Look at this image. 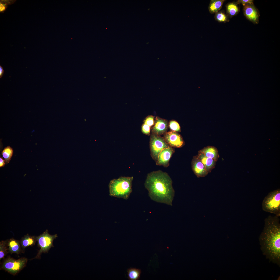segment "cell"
Segmentation results:
<instances>
[{"label":"cell","mask_w":280,"mask_h":280,"mask_svg":"<svg viewBox=\"0 0 280 280\" xmlns=\"http://www.w3.org/2000/svg\"><path fill=\"white\" fill-rule=\"evenodd\" d=\"M4 71L3 67L2 66L0 65V78H1L3 76L4 73Z\"/></svg>","instance_id":"83f0119b"},{"label":"cell","mask_w":280,"mask_h":280,"mask_svg":"<svg viewBox=\"0 0 280 280\" xmlns=\"http://www.w3.org/2000/svg\"><path fill=\"white\" fill-rule=\"evenodd\" d=\"M9 250L11 253L19 254L20 252L21 248L19 241L14 239H11L8 243Z\"/></svg>","instance_id":"e0dca14e"},{"label":"cell","mask_w":280,"mask_h":280,"mask_svg":"<svg viewBox=\"0 0 280 280\" xmlns=\"http://www.w3.org/2000/svg\"><path fill=\"white\" fill-rule=\"evenodd\" d=\"M27 261V259L26 258L16 260L9 258L4 262L2 268L11 274L15 275L25 266Z\"/></svg>","instance_id":"52a82bcc"},{"label":"cell","mask_w":280,"mask_h":280,"mask_svg":"<svg viewBox=\"0 0 280 280\" xmlns=\"http://www.w3.org/2000/svg\"><path fill=\"white\" fill-rule=\"evenodd\" d=\"M154 117L150 115L146 118L144 120V123L149 126L150 127L154 124Z\"/></svg>","instance_id":"cb8c5ba5"},{"label":"cell","mask_w":280,"mask_h":280,"mask_svg":"<svg viewBox=\"0 0 280 280\" xmlns=\"http://www.w3.org/2000/svg\"><path fill=\"white\" fill-rule=\"evenodd\" d=\"M191 166L193 172L198 177H204L208 173L204 164L197 156L193 157Z\"/></svg>","instance_id":"8fae6325"},{"label":"cell","mask_w":280,"mask_h":280,"mask_svg":"<svg viewBox=\"0 0 280 280\" xmlns=\"http://www.w3.org/2000/svg\"><path fill=\"white\" fill-rule=\"evenodd\" d=\"M152 130V134L160 136L166 132L168 127L167 121L164 119L156 117Z\"/></svg>","instance_id":"7c38bea8"},{"label":"cell","mask_w":280,"mask_h":280,"mask_svg":"<svg viewBox=\"0 0 280 280\" xmlns=\"http://www.w3.org/2000/svg\"><path fill=\"white\" fill-rule=\"evenodd\" d=\"M172 183L167 173L159 170L147 174L144 186L152 200L172 206L175 194Z\"/></svg>","instance_id":"7a4b0ae2"},{"label":"cell","mask_w":280,"mask_h":280,"mask_svg":"<svg viewBox=\"0 0 280 280\" xmlns=\"http://www.w3.org/2000/svg\"><path fill=\"white\" fill-rule=\"evenodd\" d=\"M5 161L2 157H0V167L4 166L5 164Z\"/></svg>","instance_id":"4316f807"},{"label":"cell","mask_w":280,"mask_h":280,"mask_svg":"<svg viewBox=\"0 0 280 280\" xmlns=\"http://www.w3.org/2000/svg\"><path fill=\"white\" fill-rule=\"evenodd\" d=\"M263 254L269 262L280 266V223L279 217L269 215L259 238Z\"/></svg>","instance_id":"6da1fadb"},{"label":"cell","mask_w":280,"mask_h":280,"mask_svg":"<svg viewBox=\"0 0 280 280\" xmlns=\"http://www.w3.org/2000/svg\"><path fill=\"white\" fill-rule=\"evenodd\" d=\"M253 1L252 0H239L236 3L237 4H241L244 6L248 4H253Z\"/></svg>","instance_id":"484cf974"},{"label":"cell","mask_w":280,"mask_h":280,"mask_svg":"<svg viewBox=\"0 0 280 280\" xmlns=\"http://www.w3.org/2000/svg\"><path fill=\"white\" fill-rule=\"evenodd\" d=\"M150 127L144 123L142 127V131L144 134L150 135Z\"/></svg>","instance_id":"d4e9b609"},{"label":"cell","mask_w":280,"mask_h":280,"mask_svg":"<svg viewBox=\"0 0 280 280\" xmlns=\"http://www.w3.org/2000/svg\"><path fill=\"white\" fill-rule=\"evenodd\" d=\"M169 146L163 137L154 134L151 135L150 140V154L155 162L161 152Z\"/></svg>","instance_id":"5b68a950"},{"label":"cell","mask_w":280,"mask_h":280,"mask_svg":"<svg viewBox=\"0 0 280 280\" xmlns=\"http://www.w3.org/2000/svg\"><path fill=\"white\" fill-rule=\"evenodd\" d=\"M197 156L204 164L208 173L210 172L215 167L216 162L213 159L207 157L199 152Z\"/></svg>","instance_id":"4fadbf2b"},{"label":"cell","mask_w":280,"mask_h":280,"mask_svg":"<svg viewBox=\"0 0 280 280\" xmlns=\"http://www.w3.org/2000/svg\"><path fill=\"white\" fill-rule=\"evenodd\" d=\"M243 13L246 17L251 22L257 24L260 16L258 10L253 4H248L243 6Z\"/></svg>","instance_id":"30bf717a"},{"label":"cell","mask_w":280,"mask_h":280,"mask_svg":"<svg viewBox=\"0 0 280 280\" xmlns=\"http://www.w3.org/2000/svg\"><path fill=\"white\" fill-rule=\"evenodd\" d=\"M13 153V149L10 146H8L4 149L2 152V154L5 161V164H7L9 162Z\"/></svg>","instance_id":"ffe728a7"},{"label":"cell","mask_w":280,"mask_h":280,"mask_svg":"<svg viewBox=\"0 0 280 280\" xmlns=\"http://www.w3.org/2000/svg\"><path fill=\"white\" fill-rule=\"evenodd\" d=\"M57 237V234H50L47 230L42 234L36 237L37 241L40 249L34 258H39L42 253L47 252L52 247H53V241Z\"/></svg>","instance_id":"8992f818"},{"label":"cell","mask_w":280,"mask_h":280,"mask_svg":"<svg viewBox=\"0 0 280 280\" xmlns=\"http://www.w3.org/2000/svg\"><path fill=\"white\" fill-rule=\"evenodd\" d=\"M174 152V149L170 146L163 149L158 156L156 162V165L168 167L169 165L170 159Z\"/></svg>","instance_id":"9c48e42d"},{"label":"cell","mask_w":280,"mask_h":280,"mask_svg":"<svg viewBox=\"0 0 280 280\" xmlns=\"http://www.w3.org/2000/svg\"><path fill=\"white\" fill-rule=\"evenodd\" d=\"M208 158L213 159L216 162L219 157L218 151L215 147L212 146L205 147L199 151Z\"/></svg>","instance_id":"5bb4252c"},{"label":"cell","mask_w":280,"mask_h":280,"mask_svg":"<svg viewBox=\"0 0 280 280\" xmlns=\"http://www.w3.org/2000/svg\"><path fill=\"white\" fill-rule=\"evenodd\" d=\"M170 129L172 130L177 132L181 131L180 127L179 124L176 121H170L169 124Z\"/></svg>","instance_id":"603a6c76"},{"label":"cell","mask_w":280,"mask_h":280,"mask_svg":"<svg viewBox=\"0 0 280 280\" xmlns=\"http://www.w3.org/2000/svg\"><path fill=\"white\" fill-rule=\"evenodd\" d=\"M36 241V237L27 235L23 237L21 240V247L24 249L27 246H33Z\"/></svg>","instance_id":"ac0fdd59"},{"label":"cell","mask_w":280,"mask_h":280,"mask_svg":"<svg viewBox=\"0 0 280 280\" xmlns=\"http://www.w3.org/2000/svg\"><path fill=\"white\" fill-rule=\"evenodd\" d=\"M224 0H211L210 1L208 10L211 14L215 13L220 11L222 8Z\"/></svg>","instance_id":"9a60e30c"},{"label":"cell","mask_w":280,"mask_h":280,"mask_svg":"<svg viewBox=\"0 0 280 280\" xmlns=\"http://www.w3.org/2000/svg\"><path fill=\"white\" fill-rule=\"evenodd\" d=\"M133 177H121L113 179L109 184L110 196L128 199L132 192Z\"/></svg>","instance_id":"3957f363"},{"label":"cell","mask_w":280,"mask_h":280,"mask_svg":"<svg viewBox=\"0 0 280 280\" xmlns=\"http://www.w3.org/2000/svg\"><path fill=\"white\" fill-rule=\"evenodd\" d=\"M163 138L169 146L174 148H180L184 145V142L181 136L178 132L173 131L166 132Z\"/></svg>","instance_id":"ba28073f"},{"label":"cell","mask_w":280,"mask_h":280,"mask_svg":"<svg viewBox=\"0 0 280 280\" xmlns=\"http://www.w3.org/2000/svg\"><path fill=\"white\" fill-rule=\"evenodd\" d=\"M6 243L5 241H2L0 243V259L3 258L7 253Z\"/></svg>","instance_id":"7402d4cb"},{"label":"cell","mask_w":280,"mask_h":280,"mask_svg":"<svg viewBox=\"0 0 280 280\" xmlns=\"http://www.w3.org/2000/svg\"><path fill=\"white\" fill-rule=\"evenodd\" d=\"M128 278L130 280H138L140 277L141 270L140 269L131 268L127 270Z\"/></svg>","instance_id":"d6986e66"},{"label":"cell","mask_w":280,"mask_h":280,"mask_svg":"<svg viewBox=\"0 0 280 280\" xmlns=\"http://www.w3.org/2000/svg\"><path fill=\"white\" fill-rule=\"evenodd\" d=\"M263 210L280 216V189H278L269 193L264 198L262 204Z\"/></svg>","instance_id":"277c9868"},{"label":"cell","mask_w":280,"mask_h":280,"mask_svg":"<svg viewBox=\"0 0 280 280\" xmlns=\"http://www.w3.org/2000/svg\"><path fill=\"white\" fill-rule=\"evenodd\" d=\"M226 14L230 18L236 16L240 11L239 8L236 2L228 3L226 5Z\"/></svg>","instance_id":"2e32d148"},{"label":"cell","mask_w":280,"mask_h":280,"mask_svg":"<svg viewBox=\"0 0 280 280\" xmlns=\"http://www.w3.org/2000/svg\"><path fill=\"white\" fill-rule=\"evenodd\" d=\"M215 20L219 22L225 23L229 21V17L223 10H221L215 13Z\"/></svg>","instance_id":"44dd1931"}]
</instances>
